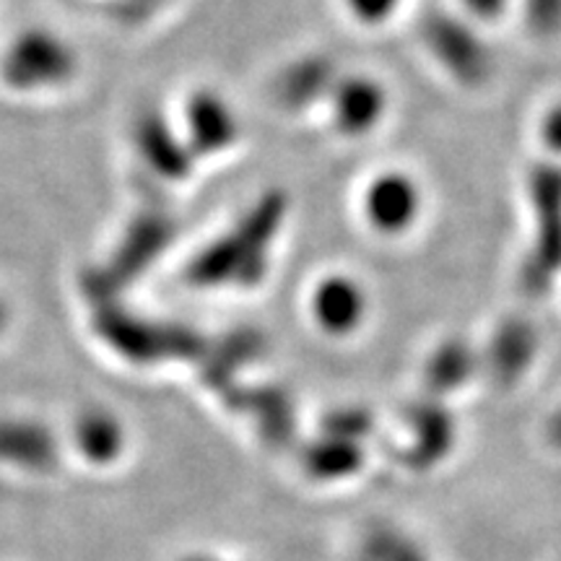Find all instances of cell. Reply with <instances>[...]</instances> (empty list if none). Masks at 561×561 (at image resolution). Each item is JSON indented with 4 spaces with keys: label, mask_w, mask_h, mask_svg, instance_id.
Instances as JSON below:
<instances>
[{
    "label": "cell",
    "mask_w": 561,
    "mask_h": 561,
    "mask_svg": "<svg viewBox=\"0 0 561 561\" xmlns=\"http://www.w3.org/2000/svg\"><path fill=\"white\" fill-rule=\"evenodd\" d=\"M460 3L473 19H481V21L500 19L502 13L510 9V0H460Z\"/></svg>",
    "instance_id": "26"
},
{
    "label": "cell",
    "mask_w": 561,
    "mask_h": 561,
    "mask_svg": "<svg viewBox=\"0 0 561 561\" xmlns=\"http://www.w3.org/2000/svg\"><path fill=\"white\" fill-rule=\"evenodd\" d=\"M481 369V354L466 339H445L432 348L424 364L426 396L447 398L466 388Z\"/></svg>",
    "instance_id": "15"
},
{
    "label": "cell",
    "mask_w": 561,
    "mask_h": 561,
    "mask_svg": "<svg viewBox=\"0 0 561 561\" xmlns=\"http://www.w3.org/2000/svg\"><path fill=\"white\" fill-rule=\"evenodd\" d=\"M76 437H79L81 450L87 453L91 460H110L123 445L117 421L110 419V413L102 411L87 413V416L79 421Z\"/></svg>",
    "instance_id": "21"
},
{
    "label": "cell",
    "mask_w": 561,
    "mask_h": 561,
    "mask_svg": "<svg viewBox=\"0 0 561 561\" xmlns=\"http://www.w3.org/2000/svg\"><path fill=\"white\" fill-rule=\"evenodd\" d=\"M525 24L536 37H557L561 34V0H523Z\"/></svg>",
    "instance_id": "23"
},
{
    "label": "cell",
    "mask_w": 561,
    "mask_h": 561,
    "mask_svg": "<svg viewBox=\"0 0 561 561\" xmlns=\"http://www.w3.org/2000/svg\"><path fill=\"white\" fill-rule=\"evenodd\" d=\"M339 68L325 55H305L291 60L276 79V100L291 112H305L328 102L339 81Z\"/></svg>",
    "instance_id": "14"
},
{
    "label": "cell",
    "mask_w": 561,
    "mask_h": 561,
    "mask_svg": "<svg viewBox=\"0 0 561 561\" xmlns=\"http://www.w3.org/2000/svg\"><path fill=\"white\" fill-rule=\"evenodd\" d=\"M314 325L331 339H348L367 322L369 294L356 276L328 273L314 284L310 297Z\"/></svg>",
    "instance_id": "9"
},
{
    "label": "cell",
    "mask_w": 561,
    "mask_h": 561,
    "mask_svg": "<svg viewBox=\"0 0 561 561\" xmlns=\"http://www.w3.org/2000/svg\"><path fill=\"white\" fill-rule=\"evenodd\" d=\"M182 136L191 146L193 157H219L234 149L240 140V121L231 104L216 91H195L185 104Z\"/></svg>",
    "instance_id": "10"
},
{
    "label": "cell",
    "mask_w": 561,
    "mask_h": 561,
    "mask_svg": "<svg viewBox=\"0 0 561 561\" xmlns=\"http://www.w3.org/2000/svg\"><path fill=\"white\" fill-rule=\"evenodd\" d=\"M367 453H364L362 442L331 437L322 434L305 447L301 455V466L312 476L314 481H343L356 476L364 468Z\"/></svg>",
    "instance_id": "16"
},
{
    "label": "cell",
    "mask_w": 561,
    "mask_h": 561,
    "mask_svg": "<svg viewBox=\"0 0 561 561\" xmlns=\"http://www.w3.org/2000/svg\"><path fill=\"white\" fill-rule=\"evenodd\" d=\"M538 331L523 318H507L494 328L481 354V369L496 388H515L536 362Z\"/></svg>",
    "instance_id": "12"
},
{
    "label": "cell",
    "mask_w": 561,
    "mask_h": 561,
    "mask_svg": "<svg viewBox=\"0 0 561 561\" xmlns=\"http://www.w3.org/2000/svg\"><path fill=\"white\" fill-rule=\"evenodd\" d=\"M174 237V224L164 214H144L130 224L123 234L115 255L110 257L107 271H102L100 280L94 284L96 297H104V289H117V286L130 284L144 276L153 263L164 255Z\"/></svg>",
    "instance_id": "7"
},
{
    "label": "cell",
    "mask_w": 561,
    "mask_h": 561,
    "mask_svg": "<svg viewBox=\"0 0 561 561\" xmlns=\"http://www.w3.org/2000/svg\"><path fill=\"white\" fill-rule=\"evenodd\" d=\"M263 354V339L255 331H237L229 339L216 343L214 348L206 351V382L210 388H221V385L231 382L237 369L244 364H252Z\"/></svg>",
    "instance_id": "18"
},
{
    "label": "cell",
    "mask_w": 561,
    "mask_h": 561,
    "mask_svg": "<svg viewBox=\"0 0 561 561\" xmlns=\"http://www.w3.org/2000/svg\"><path fill=\"white\" fill-rule=\"evenodd\" d=\"M343 3H346V9L356 21L377 26L385 24L392 13L401 9L403 0H343Z\"/></svg>",
    "instance_id": "24"
},
{
    "label": "cell",
    "mask_w": 561,
    "mask_h": 561,
    "mask_svg": "<svg viewBox=\"0 0 561 561\" xmlns=\"http://www.w3.org/2000/svg\"><path fill=\"white\" fill-rule=\"evenodd\" d=\"M79 70L76 53L53 32L30 30L11 42L0 60V79L19 94L62 89Z\"/></svg>",
    "instance_id": "5"
},
{
    "label": "cell",
    "mask_w": 561,
    "mask_h": 561,
    "mask_svg": "<svg viewBox=\"0 0 561 561\" xmlns=\"http://www.w3.org/2000/svg\"><path fill=\"white\" fill-rule=\"evenodd\" d=\"M0 458L24 468H47L55 460V442L39 426L9 421L0 424Z\"/></svg>",
    "instance_id": "19"
},
{
    "label": "cell",
    "mask_w": 561,
    "mask_h": 561,
    "mask_svg": "<svg viewBox=\"0 0 561 561\" xmlns=\"http://www.w3.org/2000/svg\"><path fill=\"white\" fill-rule=\"evenodd\" d=\"M405 430H409V442H405L403 460L416 471H426L445 460L458 439V424L450 409L442 403V398L432 396L411 405L405 413Z\"/></svg>",
    "instance_id": "11"
},
{
    "label": "cell",
    "mask_w": 561,
    "mask_h": 561,
    "mask_svg": "<svg viewBox=\"0 0 561 561\" xmlns=\"http://www.w3.org/2000/svg\"><path fill=\"white\" fill-rule=\"evenodd\" d=\"M530 250L523 261L525 291L543 294L561 273V161H538L528 172Z\"/></svg>",
    "instance_id": "3"
},
{
    "label": "cell",
    "mask_w": 561,
    "mask_h": 561,
    "mask_svg": "<svg viewBox=\"0 0 561 561\" xmlns=\"http://www.w3.org/2000/svg\"><path fill=\"white\" fill-rule=\"evenodd\" d=\"M5 322H9V307H5L3 299H0V331L5 328Z\"/></svg>",
    "instance_id": "28"
},
{
    "label": "cell",
    "mask_w": 561,
    "mask_h": 561,
    "mask_svg": "<svg viewBox=\"0 0 561 561\" xmlns=\"http://www.w3.org/2000/svg\"><path fill=\"white\" fill-rule=\"evenodd\" d=\"M195 561H216V559H195Z\"/></svg>",
    "instance_id": "29"
},
{
    "label": "cell",
    "mask_w": 561,
    "mask_h": 561,
    "mask_svg": "<svg viewBox=\"0 0 561 561\" xmlns=\"http://www.w3.org/2000/svg\"><path fill=\"white\" fill-rule=\"evenodd\" d=\"M424 210L419 180L403 170H385L369 180L362 195V214L369 229L382 237H403L416 227Z\"/></svg>",
    "instance_id": "6"
},
{
    "label": "cell",
    "mask_w": 561,
    "mask_h": 561,
    "mask_svg": "<svg viewBox=\"0 0 561 561\" xmlns=\"http://www.w3.org/2000/svg\"><path fill=\"white\" fill-rule=\"evenodd\" d=\"M371 430H375V421H371L369 413L351 409V405L348 409H335L322 419V434H331V437L364 442Z\"/></svg>",
    "instance_id": "22"
},
{
    "label": "cell",
    "mask_w": 561,
    "mask_h": 561,
    "mask_svg": "<svg viewBox=\"0 0 561 561\" xmlns=\"http://www.w3.org/2000/svg\"><path fill=\"white\" fill-rule=\"evenodd\" d=\"M549 442L557 450H561V409L553 413V419L549 421Z\"/></svg>",
    "instance_id": "27"
},
{
    "label": "cell",
    "mask_w": 561,
    "mask_h": 561,
    "mask_svg": "<svg viewBox=\"0 0 561 561\" xmlns=\"http://www.w3.org/2000/svg\"><path fill=\"white\" fill-rule=\"evenodd\" d=\"M289 201L280 191L265 193L231 229L201 248L187 265V280L198 289H255L271 273L273 244L286 221Z\"/></svg>",
    "instance_id": "1"
},
{
    "label": "cell",
    "mask_w": 561,
    "mask_h": 561,
    "mask_svg": "<svg viewBox=\"0 0 561 561\" xmlns=\"http://www.w3.org/2000/svg\"><path fill=\"white\" fill-rule=\"evenodd\" d=\"M94 328L100 339L110 348H115L123 359L138 364L159 359H203L208 351V341L191 328L151 322L130 310H121L110 301H104L96 310Z\"/></svg>",
    "instance_id": "2"
},
{
    "label": "cell",
    "mask_w": 561,
    "mask_h": 561,
    "mask_svg": "<svg viewBox=\"0 0 561 561\" xmlns=\"http://www.w3.org/2000/svg\"><path fill=\"white\" fill-rule=\"evenodd\" d=\"M419 34L437 66L460 87L479 89L494 73V55L471 21L450 11L432 9L421 19Z\"/></svg>",
    "instance_id": "4"
},
{
    "label": "cell",
    "mask_w": 561,
    "mask_h": 561,
    "mask_svg": "<svg viewBox=\"0 0 561 561\" xmlns=\"http://www.w3.org/2000/svg\"><path fill=\"white\" fill-rule=\"evenodd\" d=\"M354 561H432L426 551L405 536L398 528L390 525H377L367 536L362 538L359 551H356Z\"/></svg>",
    "instance_id": "20"
},
{
    "label": "cell",
    "mask_w": 561,
    "mask_h": 561,
    "mask_svg": "<svg viewBox=\"0 0 561 561\" xmlns=\"http://www.w3.org/2000/svg\"><path fill=\"white\" fill-rule=\"evenodd\" d=\"M237 409L250 411L255 419L257 430L271 445H284L294 434V403L289 401L286 392L276 388H261L244 392L234 401Z\"/></svg>",
    "instance_id": "17"
},
{
    "label": "cell",
    "mask_w": 561,
    "mask_h": 561,
    "mask_svg": "<svg viewBox=\"0 0 561 561\" xmlns=\"http://www.w3.org/2000/svg\"><path fill=\"white\" fill-rule=\"evenodd\" d=\"M328 112L339 136L364 138L380 128L388 115V91L377 79L367 73L339 76L335 87L328 96Z\"/></svg>",
    "instance_id": "8"
},
{
    "label": "cell",
    "mask_w": 561,
    "mask_h": 561,
    "mask_svg": "<svg viewBox=\"0 0 561 561\" xmlns=\"http://www.w3.org/2000/svg\"><path fill=\"white\" fill-rule=\"evenodd\" d=\"M541 140H543L546 151H549L557 161H561V102H557L553 107L543 112Z\"/></svg>",
    "instance_id": "25"
},
{
    "label": "cell",
    "mask_w": 561,
    "mask_h": 561,
    "mask_svg": "<svg viewBox=\"0 0 561 561\" xmlns=\"http://www.w3.org/2000/svg\"><path fill=\"white\" fill-rule=\"evenodd\" d=\"M136 146L140 159L159 178L180 182L193 174L195 157L182 130H174L159 112H146L136 123Z\"/></svg>",
    "instance_id": "13"
}]
</instances>
